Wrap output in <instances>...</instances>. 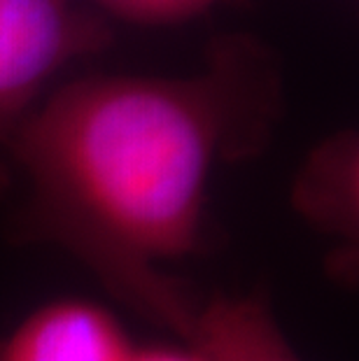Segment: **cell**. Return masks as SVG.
Listing matches in <instances>:
<instances>
[{
  "mask_svg": "<svg viewBox=\"0 0 359 361\" xmlns=\"http://www.w3.org/2000/svg\"><path fill=\"white\" fill-rule=\"evenodd\" d=\"M280 107L278 61L248 35L212 40L187 78L63 84L12 137L10 166L28 184L19 231L71 252L121 303L187 341L198 303L164 266L196 252L215 168L262 152Z\"/></svg>",
  "mask_w": 359,
  "mask_h": 361,
  "instance_id": "obj_1",
  "label": "cell"
},
{
  "mask_svg": "<svg viewBox=\"0 0 359 361\" xmlns=\"http://www.w3.org/2000/svg\"><path fill=\"white\" fill-rule=\"evenodd\" d=\"M110 40L105 19L78 0H0V196L12 180V137L51 80Z\"/></svg>",
  "mask_w": 359,
  "mask_h": 361,
  "instance_id": "obj_2",
  "label": "cell"
},
{
  "mask_svg": "<svg viewBox=\"0 0 359 361\" xmlns=\"http://www.w3.org/2000/svg\"><path fill=\"white\" fill-rule=\"evenodd\" d=\"M133 350L110 310L61 298L33 310L0 341V361H128Z\"/></svg>",
  "mask_w": 359,
  "mask_h": 361,
  "instance_id": "obj_3",
  "label": "cell"
},
{
  "mask_svg": "<svg viewBox=\"0 0 359 361\" xmlns=\"http://www.w3.org/2000/svg\"><path fill=\"white\" fill-rule=\"evenodd\" d=\"M359 149L350 130L320 142L296 175L292 203L324 233L343 243L357 238Z\"/></svg>",
  "mask_w": 359,
  "mask_h": 361,
  "instance_id": "obj_5",
  "label": "cell"
},
{
  "mask_svg": "<svg viewBox=\"0 0 359 361\" xmlns=\"http://www.w3.org/2000/svg\"><path fill=\"white\" fill-rule=\"evenodd\" d=\"M208 361H301L264 294H215L198 303L187 341Z\"/></svg>",
  "mask_w": 359,
  "mask_h": 361,
  "instance_id": "obj_4",
  "label": "cell"
},
{
  "mask_svg": "<svg viewBox=\"0 0 359 361\" xmlns=\"http://www.w3.org/2000/svg\"><path fill=\"white\" fill-rule=\"evenodd\" d=\"M128 361H208L194 345L182 343L180 345H164V348H147V350H133Z\"/></svg>",
  "mask_w": 359,
  "mask_h": 361,
  "instance_id": "obj_7",
  "label": "cell"
},
{
  "mask_svg": "<svg viewBox=\"0 0 359 361\" xmlns=\"http://www.w3.org/2000/svg\"><path fill=\"white\" fill-rule=\"evenodd\" d=\"M91 3L131 24L171 26L208 12L219 0H91Z\"/></svg>",
  "mask_w": 359,
  "mask_h": 361,
  "instance_id": "obj_6",
  "label": "cell"
}]
</instances>
